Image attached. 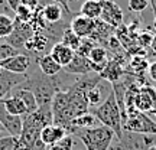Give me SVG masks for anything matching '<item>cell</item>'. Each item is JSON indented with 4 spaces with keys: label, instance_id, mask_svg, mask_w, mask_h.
I'll use <instances>...</instances> for the list:
<instances>
[{
    "label": "cell",
    "instance_id": "obj_1",
    "mask_svg": "<svg viewBox=\"0 0 156 150\" xmlns=\"http://www.w3.org/2000/svg\"><path fill=\"white\" fill-rule=\"evenodd\" d=\"M20 85L34 92L35 98L38 101V106L51 104L56 92L62 91V82L58 78V75L56 77H46L42 72L38 75L28 77Z\"/></svg>",
    "mask_w": 156,
    "mask_h": 150
},
{
    "label": "cell",
    "instance_id": "obj_2",
    "mask_svg": "<svg viewBox=\"0 0 156 150\" xmlns=\"http://www.w3.org/2000/svg\"><path fill=\"white\" fill-rule=\"evenodd\" d=\"M73 136H77L85 146V150H110L116 134L104 124H98L90 128L74 130Z\"/></svg>",
    "mask_w": 156,
    "mask_h": 150
},
{
    "label": "cell",
    "instance_id": "obj_3",
    "mask_svg": "<svg viewBox=\"0 0 156 150\" xmlns=\"http://www.w3.org/2000/svg\"><path fill=\"white\" fill-rule=\"evenodd\" d=\"M90 113L94 114L95 118L100 121V124H104L108 128H112L114 134H116V139L122 137L123 134L122 116H120V110H119V106H117V100L113 88L106 97V100L103 101L98 107L90 110Z\"/></svg>",
    "mask_w": 156,
    "mask_h": 150
},
{
    "label": "cell",
    "instance_id": "obj_4",
    "mask_svg": "<svg viewBox=\"0 0 156 150\" xmlns=\"http://www.w3.org/2000/svg\"><path fill=\"white\" fill-rule=\"evenodd\" d=\"M123 130L132 133L156 136V121L149 114L133 108L127 111V117L123 123Z\"/></svg>",
    "mask_w": 156,
    "mask_h": 150
},
{
    "label": "cell",
    "instance_id": "obj_5",
    "mask_svg": "<svg viewBox=\"0 0 156 150\" xmlns=\"http://www.w3.org/2000/svg\"><path fill=\"white\" fill-rule=\"evenodd\" d=\"M156 143V136L139 134L123 130L120 139H116L113 150H147L149 146Z\"/></svg>",
    "mask_w": 156,
    "mask_h": 150
},
{
    "label": "cell",
    "instance_id": "obj_6",
    "mask_svg": "<svg viewBox=\"0 0 156 150\" xmlns=\"http://www.w3.org/2000/svg\"><path fill=\"white\" fill-rule=\"evenodd\" d=\"M35 29L29 22H20L15 19V25H13V30L12 33L7 36V44L12 45L13 48H16L17 51L20 48H25V45L29 39L34 36Z\"/></svg>",
    "mask_w": 156,
    "mask_h": 150
},
{
    "label": "cell",
    "instance_id": "obj_7",
    "mask_svg": "<svg viewBox=\"0 0 156 150\" xmlns=\"http://www.w3.org/2000/svg\"><path fill=\"white\" fill-rule=\"evenodd\" d=\"M156 104V91L152 85H142L134 95V108L151 114Z\"/></svg>",
    "mask_w": 156,
    "mask_h": 150
},
{
    "label": "cell",
    "instance_id": "obj_8",
    "mask_svg": "<svg viewBox=\"0 0 156 150\" xmlns=\"http://www.w3.org/2000/svg\"><path fill=\"white\" fill-rule=\"evenodd\" d=\"M100 20L106 22L114 29L123 25L124 15H123L122 7L116 3V0H103V10H101Z\"/></svg>",
    "mask_w": 156,
    "mask_h": 150
},
{
    "label": "cell",
    "instance_id": "obj_9",
    "mask_svg": "<svg viewBox=\"0 0 156 150\" xmlns=\"http://www.w3.org/2000/svg\"><path fill=\"white\" fill-rule=\"evenodd\" d=\"M126 74L124 69V58L123 56H114L112 59H108L106 64V67L103 68V71L100 72V77L110 84H114L117 81H120Z\"/></svg>",
    "mask_w": 156,
    "mask_h": 150
},
{
    "label": "cell",
    "instance_id": "obj_10",
    "mask_svg": "<svg viewBox=\"0 0 156 150\" xmlns=\"http://www.w3.org/2000/svg\"><path fill=\"white\" fill-rule=\"evenodd\" d=\"M0 124L7 131V134H10V136L19 137L22 134L23 118L20 116H13V114L6 111L2 100H0Z\"/></svg>",
    "mask_w": 156,
    "mask_h": 150
},
{
    "label": "cell",
    "instance_id": "obj_11",
    "mask_svg": "<svg viewBox=\"0 0 156 150\" xmlns=\"http://www.w3.org/2000/svg\"><path fill=\"white\" fill-rule=\"evenodd\" d=\"M64 71L67 74H74V75H90V74H97L95 72V68L94 65L90 62V59L87 56L83 55H78L75 52L73 61L68 64L67 67H64Z\"/></svg>",
    "mask_w": 156,
    "mask_h": 150
},
{
    "label": "cell",
    "instance_id": "obj_12",
    "mask_svg": "<svg viewBox=\"0 0 156 150\" xmlns=\"http://www.w3.org/2000/svg\"><path fill=\"white\" fill-rule=\"evenodd\" d=\"M97 20V19H95ZM95 20L94 19H90L87 16H83L81 13H78L71 19L69 22V28L75 35H78L81 39L84 38H90L93 30L95 28Z\"/></svg>",
    "mask_w": 156,
    "mask_h": 150
},
{
    "label": "cell",
    "instance_id": "obj_13",
    "mask_svg": "<svg viewBox=\"0 0 156 150\" xmlns=\"http://www.w3.org/2000/svg\"><path fill=\"white\" fill-rule=\"evenodd\" d=\"M0 67L13 74H26L30 67V58L25 54H17L15 56L7 58L6 61L0 62Z\"/></svg>",
    "mask_w": 156,
    "mask_h": 150
},
{
    "label": "cell",
    "instance_id": "obj_14",
    "mask_svg": "<svg viewBox=\"0 0 156 150\" xmlns=\"http://www.w3.org/2000/svg\"><path fill=\"white\" fill-rule=\"evenodd\" d=\"M49 55L54 58V61H55L56 64H59V65L64 68L73 61L74 55H75V51L71 49L67 45H64L62 42H55V44L51 46Z\"/></svg>",
    "mask_w": 156,
    "mask_h": 150
},
{
    "label": "cell",
    "instance_id": "obj_15",
    "mask_svg": "<svg viewBox=\"0 0 156 150\" xmlns=\"http://www.w3.org/2000/svg\"><path fill=\"white\" fill-rule=\"evenodd\" d=\"M67 134H68V131L64 127L56 126V124H49V126L42 128V131L39 134V139H41V141L45 146H49V145L56 143V141H59V140H62Z\"/></svg>",
    "mask_w": 156,
    "mask_h": 150
},
{
    "label": "cell",
    "instance_id": "obj_16",
    "mask_svg": "<svg viewBox=\"0 0 156 150\" xmlns=\"http://www.w3.org/2000/svg\"><path fill=\"white\" fill-rule=\"evenodd\" d=\"M114 32H116L114 28H112L110 25H107L106 22H103L100 19H97V20H95V28H94V30H93L91 36H90V39L94 40L97 45L104 46V45L107 44V40L113 36Z\"/></svg>",
    "mask_w": 156,
    "mask_h": 150
},
{
    "label": "cell",
    "instance_id": "obj_17",
    "mask_svg": "<svg viewBox=\"0 0 156 150\" xmlns=\"http://www.w3.org/2000/svg\"><path fill=\"white\" fill-rule=\"evenodd\" d=\"M9 95L19 97V98H20V100L25 103L26 108H28V114H30V113H35L36 110H38V107H39L38 106V101H36L34 92H32L30 89L25 88V87H22V85H17V87H15V88H13L10 92H9Z\"/></svg>",
    "mask_w": 156,
    "mask_h": 150
},
{
    "label": "cell",
    "instance_id": "obj_18",
    "mask_svg": "<svg viewBox=\"0 0 156 150\" xmlns=\"http://www.w3.org/2000/svg\"><path fill=\"white\" fill-rule=\"evenodd\" d=\"M90 59V62L94 65L95 68V72L100 74L103 71V68L106 67L107 61H108V52L104 46H101V45H95L93 49L90 51L88 56H87Z\"/></svg>",
    "mask_w": 156,
    "mask_h": 150
},
{
    "label": "cell",
    "instance_id": "obj_19",
    "mask_svg": "<svg viewBox=\"0 0 156 150\" xmlns=\"http://www.w3.org/2000/svg\"><path fill=\"white\" fill-rule=\"evenodd\" d=\"M38 67L39 71L46 75V77H56L58 74L61 72L62 67L59 64H56L54 61V58L49 55V54H45V55H41L38 58Z\"/></svg>",
    "mask_w": 156,
    "mask_h": 150
},
{
    "label": "cell",
    "instance_id": "obj_20",
    "mask_svg": "<svg viewBox=\"0 0 156 150\" xmlns=\"http://www.w3.org/2000/svg\"><path fill=\"white\" fill-rule=\"evenodd\" d=\"M3 106H5L6 111L13 114V116H20L23 117L25 114H28V108L25 106V103H23L19 97H15V95H7L5 97L3 100Z\"/></svg>",
    "mask_w": 156,
    "mask_h": 150
},
{
    "label": "cell",
    "instance_id": "obj_21",
    "mask_svg": "<svg viewBox=\"0 0 156 150\" xmlns=\"http://www.w3.org/2000/svg\"><path fill=\"white\" fill-rule=\"evenodd\" d=\"M51 42V38L48 35H45L44 32H35L34 36L29 39L26 45H25V49L26 51H34V52H45L48 49V45Z\"/></svg>",
    "mask_w": 156,
    "mask_h": 150
},
{
    "label": "cell",
    "instance_id": "obj_22",
    "mask_svg": "<svg viewBox=\"0 0 156 150\" xmlns=\"http://www.w3.org/2000/svg\"><path fill=\"white\" fill-rule=\"evenodd\" d=\"M97 118L93 113H85V114H81V116L75 117L71 124H69V128H68V134H73L74 130H78V128H90L94 127V126H98L97 124Z\"/></svg>",
    "mask_w": 156,
    "mask_h": 150
},
{
    "label": "cell",
    "instance_id": "obj_23",
    "mask_svg": "<svg viewBox=\"0 0 156 150\" xmlns=\"http://www.w3.org/2000/svg\"><path fill=\"white\" fill-rule=\"evenodd\" d=\"M101 10H103V0H85L81 5L80 13L83 16H87L95 20V19H100Z\"/></svg>",
    "mask_w": 156,
    "mask_h": 150
},
{
    "label": "cell",
    "instance_id": "obj_24",
    "mask_svg": "<svg viewBox=\"0 0 156 150\" xmlns=\"http://www.w3.org/2000/svg\"><path fill=\"white\" fill-rule=\"evenodd\" d=\"M42 16H44L45 22L48 25H56L61 22L62 19V7L56 3H49V5L44 6L42 9Z\"/></svg>",
    "mask_w": 156,
    "mask_h": 150
},
{
    "label": "cell",
    "instance_id": "obj_25",
    "mask_svg": "<svg viewBox=\"0 0 156 150\" xmlns=\"http://www.w3.org/2000/svg\"><path fill=\"white\" fill-rule=\"evenodd\" d=\"M104 84H106V81H104V79H101V81L97 84L95 87H93V88L87 92V101H88L90 110H93V108H95V107H98L103 101L106 100V98L103 97Z\"/></svg>",
    "mask_w": 156,
    "mask_h": 150
},
{
    "label": "cell",
    "instance_id": "obj_26",
    "mask_svg": "<svg viewBox=\"0 0 156 150\" xmlns=\"http://www.w3.org/2000/svg\"><path fill=\"white\" fill-rule=\"evenodd\" d=\"M147 59H146L143 55H133L132 59L129 61V68L130 71L127 72H132L133 75H143L145 71H147Z\"/></svg>",
    "mask_w": 156,
    "mask_h": 150
},
{
    "label": "cell",
    "instance_id": "obj_27",
    "mask_svg": "<svg viewBox=\"0 0 156 150\" xmlns=\"http://www.w3.org/2000/svg\"><path fill=\"white\" fill-rule=\"evenodd\" d=\"M59 42H62L64 45L69 46L71 49L77 51L80 44H81V38H80L78 35L74 33L73 30H71V28H65V30L62 32V36H61V40H59Z\"/></svg>",
    "mask_w": 156,
    "mask_h": 150
},
{
    "label": "cell",
    "instance_id": "obj_28",
    "mask_svg": "<svg viewBox=\"0 0 156 150\" xmlns=\"http://www.w3.org/2000/svg\"><path fill=\"white\" fill-rule=\"evenodd\" d=\"M15 19H12L7 15H0V39L7 38L13 30Z\"/></svg>",
    "mask_w": 156,
    "mask_h": 150
},
{
    "label": "cell",
    "instance_id": "obj_29",
    "mask_svg": "<svg viewBox=\"0 0 156 150\" xmlns=\"http://www.w3.org/2000/svg\"><path fill=\"white\" fill-rule=\"evenodd\" d=\"M74 149V136L67 134L65 137L54 145L46 146V150H73Z\"/></svg>",
    "mask_w": 156,
    "mask_h": 150
},
{
    "label": "cell",
    "instance_id": "obj_30",
    "mask_svg": "<svg viewBox=\"0 0 156 150\" xmlns=\"http://www.w3.org/2000/svg\"><path fill=\"white\" fill-rule=\"evenodd\" d=\"M34 13H35V10L32 7H29V6L20 3V6L15 10V15H16L15 19L20 20V22H30L32 17H34Z\"/></svg>",
    "mask_w": 156,
    "mask_h": 150
},
{
    "label": "cell",
    "instance_id": "obj_31",
    "mask_svg": "<svg viewBox=\"0 0 156 150\" xmlns=\"http://www.w3.org/2000/svg\"><path fill=\"white\" fill-rule=\"evenodd\" d=\"M149 6V0H129L127 2V7L130 12L133 13H142L145 12Z\"/></svg>",
    "mask_w": 156,
    "mask_h": 150
},
{
    "label": "cell",
    "instance_id": "obj_32",
    "mask_svg": "<svg viewBox=\"0 0 156 150\" xmlns=\"http://www.w3.org/2000/svg\"><path fill=\"white\" fill-rule=\"evenodd\" d=\"M19 54V51L16 48H13L12 45H9L7 42L5 44H0V62L6 61L7 58H10V56H15Z\"/></svg>",
    "mask_w": 156,
    "mask_h": 150
},
{
    "label": "cell",
    "instance_id": "obj_33",
    "mask_svg": "<svg viewBox=\"0 0 156 150\" xmlns=\"http://www.w3.org/2000/svg\"><path fill=\"white\" fill-rule=\"evenodd\" d=\"M95 42L94 40H91L90 38H84V39H81V44H80V46H78V49L75 51L78 55H83V56H88V54H90V51L93 49L95 46Z\"/></svg>",
    "mask_w": 156,
    "mask_h": 150
},
{
    "label": "cell",
    "instance_id": "obj_34",
    "mask_svg": "<svg viewBox=\"0 0 156 150\" xmlns=\"http://www.w3.org/2000/svg\"><path fill=\"white\" fill-rule=\"evenodd\" d=\"M17 140H19V137H15L10 134L0 137V150H13L17 145Z\"/></svg>",
    "mask_w": 156,
    "mask_h": 150
},
{
    "label": "cell",
    "instance_id": "obj_35",
    "mask_svg": "<svg viewBox=\"0 0 156 150\" xmlns=\"http://www.w3.org/2000/svg\"><path fill=\"white\" fill-rule=\"evenodd\" d=\"M147 77L151 78L153 82H156V61L149 64V67H147Z\"/></svg>",
    "mask_w": 156,
    "mask_h": 150
},
{
    "label": "cell",
    "instance_id": "obj_36",
    "mask_svg": "<svg viewBox=\"0 0 156 150\" xmlns=\"http://www.w3.org/2000/svg\"><path fill=\"white\" fill-rule=\"evenodd\" d=\"M54 3L59 5L64 9V12H67L68 15L71 13V9H69V0H54Z\"/></svg>",
    "mask_w": 156,
    "mask_h": 150
},
{
    "label": "cell",
    "instance_id": "obj_37",
    "mask_svg": "<svg viewBox=\"0 0 156 150\" xmlns=\"http://www.w3.org/2000/svg\"><path fill=\"white\" fill-rule=\"evenodd\" d=\"M6 5H9V7H10L12 10L15 12L20 6V3H22V0H5Z\"/></svg>",
    "mask_w": 156,
    "mask_h": 150
},
{
    "label": "cell",
    "instance_id": "obj_38",
    "mask_svg": "<svg viewBox=\"0 0 156 150\" xmlns=\"http://www.w3.org/2000/svg\"><path fill=\"white\" fill-rule=\"evenodd\" d=\"M149 54H151L152 56H156V35L153 36L152 44H151V46H149Z\"/></svg>",
    "mask_w": 156,
    "mask_h": 150
},
{
    "label": "cell",
    "instance_id": "obj_39",
    "mask_svg": "<svg viewBox=\"0 0 156 150\" xmlns=\"http://www.w3.org/2000/svg\"><path fill=\"white\" fill-rule=\"evenodd\" d=\"M13 150H28V145H25V143H23L22 140L19 139L17 140V145H16V147H15V149Z\"/></svg>",
    "mask_w": 156,
    "mask_h": 150
},
{
    "label": "cell",
    "instance_id": "obj_40",
    "mask_svg": "<svg viewBox=\"0 0 156 150\" xmlns=\"http://www.w3.org/2000/svg\"><path fill=\"white\" fill-rule=\"evenodd\" d=\"M149 5L152 7V12H153V15L156 16V0H149Z\"/></svg>",
    "mask_w": 156,
    "mask_h": 150
},
{
    "label": "cell",
    "instance_id": "obj_41",
    "mask_svg": "<svg viewBox=\"0 0 156 150\" xmlns=\"http://www.w3.org/2000/svg\"><path fill=\"white\" fill-rule=\"evenodd\" d=\"M6 95H7V94L5 92V89H3L2 87H0V100H3V98L6 97Z\"/></svg>",
    "mask_w": 156,
    "mask_h": 150
},
{
    "label": "cell",
    "instance_id": "obj_42",
    "mask_svg": "<svg viewBox=\"0 0 156 150\" xmlns=\"http://www.w3.org/2000/svg\"><path fill=\"white\" fill-rule=\"evenodd\" d=\"M147 150H156V143H153L152 146H149V147H147Z\"/></svg>",
    "mask_w": 156,
    "mask_h": 150
},
{
    "label": "cell",
    "instance_id": "obj_43",
    "mask_svg": "<svg viewBox=\"0 0 156 150\" xmlns=\"http://www.w3.org/2000/svg\"><path fill=\"white\" fill-rule=\"evenodd\" d=\"M152 26H153V29H155V32H156V16H155V19H153V23H152Z\"/></svg>",
    "mask_w": 156,
    "mask_h": 150
},
{
    "label": "cell",
    "instance_id": "obj_44",
    "mask_svg": "<svg viewBox=\"0 0 156 150\" xmlns=\"http://www.w3.org/2000/svg\"><path fill=\"white\" fill-rule=\"evenodd\" d=\"M2 5H5V0H0V6Z\"/></svg>",
    "mask_w": 156,
    "mask_h": 150
},
{
    "label": "cell",
    "instance_id": "obj_45",
    "mask_svg": "<svg viewBox=\"0 0 156 150\" xmlns=\"http://www.w3.org/2000/svg\"><path fill=\"white\" fill-rule=\"evenodd\" d=\"M152 87H153V88H155V91H156V82H153V85H152Z\"/></svg>",
    "mask_w": 156,
    "mask_h": 150
},
{
    "label": "cell",
    "instance_id": "obj_46",
    "mask_svg": "<svg viewBox=\"0 0 156 150\" xmlns=\"http://www.w3.org/2000/svg\"><path fill=\"white\" fill-rule=\"evenodd\" d=\"M2 72H3V68L0 67V75H2Z\"/></svg>",
    "mask_w": 156,
    "mask_h": 150
},
{
    "label": "cell",
    "instance_id": "obj_47",
    "mask_svg": "<svg viewBox=\"0 0 156 150\" xmlns=\"http://www.w3.org/2000/svg\"><path fill=\"white\" fill-rule=\"evenodd\" d=\"M2 128H3V127H2V124H0V131H2Z\"/></svg>",
    "mask_w": 156,
    "mask_h": 150
}]
</instances>
